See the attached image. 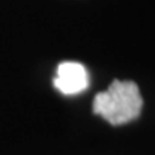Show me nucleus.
Returning a JSON list of instances; mask_svg holds the SVG:
<instances>
[{"label": "nucleus", "mask_w": 155, "mask_h": 155, "mask_svg": "<svg viewBox=\"0 0 155 155\" xmlns=\"http://www.w3.org/2000/svg\"><path fill=\"white\" fill-rule=\"evenodd\" d=\"M143 98L139 87L133 81L111 82L108 90L97 94L94 98V114L103 117L111 125H124L141 114Z\"/></svg>", "instance_id": "1"}, {"label": "nucleus", "mask_w": 155, "mask_h": 155, "mask_svg": "<svg viewBox=\"0 0 155 155\" xmlns=\"http://www.w3.org/2000/svg\"><path fill=\"white\" fill-rule=\"evenodd\" d=\"M89 86L87 71L78 62H63L57 67L54 87L65 95H74L86 90Z\"/></svg>", "instance_id": "2"}]
</instances>
